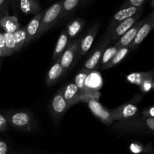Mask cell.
Returning a JSON list of instances; mask_svg holds the SVG:
<instances>
[{"mask_svg": "<svg viewBox=\"0 0 154 154\" xmlns=\"http://www.w3.org/2000/svg\"><path fill=\"white\" fill-rule=\"evenodd\" d=\"M9 125L21 132H32L35 129V120L31 113L24 110H11L5 113Z\"/></svg>", "mask_w": 154, "mask_h": 154, "instance_id": "obj_1", "label": "cell"}, {"mask_svg": "<svg viewBox=\"0 0 154 154\" xmlns=\"http://www.w3.org/2000/svg\"><path fill=\"white\" fill-rule=\"evenodd\" d=\"M62 3L63 1L57 2L53 4L49 8L45 11L43 14L41 20L40 28L38 32L36 38L43 35L46 32H48L50 29L52 28L54 25L60 20V14H61Z\"/></svg>", "mask_w": 154, "mask_h": 154, "instance_id": "obj_2", "label": "cell"}, {"mask_svg": "<svg viewBox=\"0 0 154 154\" xmlns=\"http://www.w3.org/2000/svg\"><path fill=\"white\" fill-rule=\"evenodd\" d=\"M69 108L70 106L64 99L63 92L60 90L54 95L50 105V113L53 120L55 122H58Z\"/></svg>", "mask_w": 154, "mask_h": 154, "instance_id": "obj_3", "label": "cell"}, {"mask_svg": "<svg viewBox=\"0 0 154 154\" xmlns=\"http://www.w3.org/2000/svg\"><path fill=\"white\" fill-rule=\"evenodd\" d=\"M113 121H124L135 118L138 116V108L134 103H126L114 109L110 110Z\"/></svg>", "mask_w": 154, "mask_h": 154, "instance_id": "obj_4", "label": "cell"}, {"mask_svg": "<svg viewBox=\"0 0 154 154\" xmlns=\"http://www.w3.org/2000/svg\"><path fill=\"white\" fill-rule=\"evenodd\" d=\"M142 11L139 12V13L136 14L135 15H134L132 17H129L128 19L125 20L123 22H121L120 23H119L118 25L116 26L114 29H113L111 31H110L109 32H106V34L105 35V36L108 37L111 40V42H115L120 38L121 36H123L132 26L135 25V23H136L139 20L140 17H141Z\"/></svg>", "mask_w": 154, "mask_h": 154, "instance_id": "obj_5", "label": "cell"}, {"mask_svg": "<svg viewBox=\"0 0 154 154\" xmlns=\"http://www.w3.org/2000/svg\"><path fill=\"white\" fill-rule=\"evenodd\" d=\"M102 86V79L97 71H90L85 81V93L84 101L87 102L89 98H95V94ZM96 99V98H95Z\"/></svg>", "mask_w": 154, "mask_h": 154, "instance_id": "obj_6", "label": "cell"}, {"mask_svg": "<svg viewBox=\"0 0 154 154\" xmlns=\"http://www.w3.org/2000/svg\"><path fill=\"white\" fill-rule=\"evenodd\" d=\"M81 41V38H79L74 42H70L69 46L64 51L63 55L60 58V64L63 68V75L69 69V68L72 66L73 63L76 61L77 56L78 53L80 42Z\"/></svg>", "mask_w": 154, "mask_h": 154, "instance_id": "obj_7", "label": "cell"}, {"mask_svg": "<svg viewBox=\"0 0 154 154\" xmlns=\"http://www.w3.org/2000/svg\"><path fill=\"white\" fill-rule=\"evenodd\" d=\"M87 103L88 105L89 108L93 115L96 116L99 120L104 123L106 125H111L114 123L112 120L110 110H107L101 105L97 100V99L95 98H89L87 101Z\"/></svg>", "mask_w": 154, "mask_h": 154, "instance_id": "obj_8", "label": "cell"}, {"mask_svg": "<svg viewBox=\"0 0 154 154\" xmlns=\"http://www.w3.org/2000/svg\"><path fill=\"white\" fill-rule=\"evenodd\" d=\"M99 28H100V22H96V23H94L90 27V30L87 32L84 37L81 38L76 60H78L81 57L85 55L88 52L89 50L91 48L92 45L94 42V39L96 38V36L99 32Z\"/></svg>", "mask_w": 154, "mask_h": 154, "instance_id": "obj_9", "label": "cell"}, {"mask_svg": "<svg viewBox=\"0 0 154 154\" xmlns=\"http://www.w3.org/2000/svg\"><path fill=\"white\" fill-rule=\"evenodd\" d=\"M111 42L109 38L104 35L102 42L99 44V45L94 51V52L93 53V54L85 62L84 65V69L89 71H92L95 68L97 67L98 64H99V61L101 60L102 55H103L104 51L107 49V47L108 46V45Z\"/></svg>", "mask_w": 154, "mask_h": 154, "instance_id": "obj_10", "label": "cell"}, {"mask_svg": "<svg viewBox=\"0 0 154 154\" xmlns=\"http://www.w3.org/2000/svg\"><path fill=\"white\" fill-rule=\"evenodd\" d=\"M143 11V8H120V10L117 11L114 16L111 18L110 21L109 26L107 29L106 32H109L110 31L113 29L116 26L118 25L121 22H123L125 20L128 19L129 17H132L136 14L139 12Z\"/></svg>", "mask_w": 154, "mask_h": 154, "instance_id": "obj_11", "label": "cell"}, {"mask_svg": "<svg viewBox=\"0 0 154 154\" xmlns=\"http://www.w3.org/2000/svg\"><path fill=\"white\" fill-rule=\"evenodd\" d=\"M61 90L64 99L70 107L84 100V95L80 91L75 82L69 83L63 87Z\"/></svg>", "mask_w": 154, "mask_h": 154, "instance_id": "obj_12", "label": "cell"}, {"mask_svg": "<svg viewBox=\"0 0 154 154\" xmlns=\"http://www.w3.org/2000/svg\"><path fill=\"white\" fill-rule=\"evenodd\" d=\"M144 22H145V19L138 20L136 23H135V25L132 26L123 36H121L115 42L114 45H116V46L120 48L131 45V44L133 42L134 38H135V35H136L137 32H138V29H139L140 27L143 25Z\"/></svg>", "mask_w": 154, "mask_h": 154, "instance_id": "obj_13", "label": "cell"}, {"mask_svg": "<svg viewBox=\"0 0 154 154\" xmlns=\"http://www.w3.org/2000/svg\"><path fill=\"white\" fill-rule=\"evenodd\" d=\"M154 28V23L149 17H147L145 19V22L143 23V25L140 27L134 38L133 42L131 44V49H136L138 46L143 42V41L145 39V38L148 35L152 29Z\"/></svg>", "mask_w": 154, "mask_h": 154, "instance_id": "obj_14", "label": "cell"}, {"mask_svg": "<svg viewBox=\"0 0 154 154\" xmlns=\"http://www.w3.org/2000/svg\"><path fill=\"white\" fill-rule=\"evenodd\" d=\"M42 15H43L42 12H39L38 14L35 15L32 19L27 24L26 26H25L26 33V41L25 45H29L32 41L36 38L40 28Z\"/></svg>", "mask_w": 154, "mask_h": 154, "instance_id": "obj_15", "label": "cell"}, {"mask_svg": "<svg viewBox=\"0 0 154 154\" xmlns=\"http://www.w3.org/2000/svg\"><path fill=\"white\" fill-rule=\"evenodd\" d=\"M87 2H88L87 0H65V1H63L60 19H66V17L72 14L78 8L82 7V5Z\"/></svg>", "mask_w": 154, "mask_h": 154, "instance_id": "obj_16", "label": "cell"}, {"mask_svg": "<svg viewBox=\"0 0 154 154\" xmlns=\"http://www.w3.org/2000/svg\"><path fill=\"white\" fill-rule=\"evenodd\" d=\"M69 44H70V39L68 36L66 29H63L62 32L60 33L57 44H56L55 48H54V53H53V61H57L61 57V56L63 55V54L66 51Z\"/></svg>", "mask_w": 154, "mask_h": 154, "instance_id": "obj_17", "label": "cell"}, {"mask_svg": "<svg viewBox=\"0 0 154 154\" xmlns=\"http://www.w3.org/2000/svg\"><path fill=\"white\" fill-rule=\"evenodd\" d=\"M63 75V68L60 64V59L54 62L53 66L50 68L46 75V84L48 87L54 85L60 77Z\"/></svg>", "mask_w": 154, "mask_h": 154, "instance_id": "obj_18", "label": "cell"}, {"mask_svg": "<svg viewBox=\"0 0 154 154\" xmlns=\"http://www.w3.org/2000/svg\"><path fill=\"white\" fill-rule=\"evenodd\" d=\"M20 27V23L16 16H4L0 21V28L2 29L3 32L13 34L19 29Z\"/></svg>", "mask_w": 154, "mask_h": 154, "instance_id": "obj_19", "label": "cell"}, {"mask_svg": "<svg viewBox=\"0 0 154 154\" xmlns=\"http://www.w3.org/2000/svg\"><path fill=\"white\" fill-rule=\"evenodd\" d=\"M18 3L21 12L26 15H36L42 9L39 2L35 0H20Z\"/></svg>", "mask_w": 154, "mask_h": 154, "instance_id": "obj_20", "label": "cell"}, {"mask_svg": "<svg viewBox=\"0 0 154 154\" xmlns=\"http://www.w3.org/2000/svg\"><path fill=\"white\" fill-rule=\"evenodd\" d=\"M154 72L153 71H150L147 72H133L126 76V80L129 83L135 85L141 86L144 81L147 80H153Z\"/></svg>", "mask_w": 154, "mask_h": 154, "instance_id": "obj_21", "label": "cell"}, {"mask_svg": "<svg viewBox=\"0 0 154 154\" xmlns=\"http://www.w3.org/2000/svg\"><path fill=\"white\" fill-rule=\"evenodd\" d=\"M86 24V21L81 18H76L71 21L67 25L66 31L67 32L69 39L74 38L76 37L84 27Z\"/></svg>", "mask_w": 154, "mask_h": 154, "instance_id": "obj_22", "label": "cell"}, {"mask_svg": "<svg viewBox=\"0 0 154 154\" xmlns=\"http://www.w3.org/2000/svg\"><path fill=\"white\" fill-rule=\"evenodd\" d=\"M130 50V45H129V46H126L124 47V48H120V49L119 50L118 52L115 54V56H114V57H113L106 65H105V66H104L103 67L101 68V69H102V70H105V69H110V68H112L114 67V66H115L116 65L120 63V62L126 57V55H127V54L129 52Z\"/></svg>", "mask_w": 154, "mask_h": 154, "instance_id": "obj_23", "label": "cell"}, {"mask_svg": "<svg viewBox=\"0 0 154 154\" xmlns=\"http://www.w3.org/2000/svg\"><path fill=\"white\" fill-rule=\"evenodd\" d=\"M90 71L87 70L85 69H81L78 73V75L75 76V84L79 89L80 91L83 93L84 95V93H85V81L87 78V75H88Z\"/></svg>", "mask_w": 154, "mask_h": 154, "instance_id": "obj_24", "label": "cell"}, {"mask_svg": "<svg viewBox=\"0 0 154 154\" xmlns=\"http://www.w3.org/2000/svg\"><path fill=\"white\" fill-rule=\"evenodd\" d=\"M5 43V54L6 56H11L17 52L16 43H15L14 35L12 33L3 32Z\"/></svg>", "mask_w": 154, "mask_h": 154, "instance_id": "obj_25", "label": "cell"}, {"mask_svg": "<svg viewBox=\"0 0 154 154\" xmlns=\"http://www.w3.org/2000/svg\"><path fill=\"white\" fill-rule=\"evenodd\" d=\"M14 38L16 43L17 51H20L26 44V33L25 26L20 27L18 30H17L14 33H13Z\"/></svg>", "mask_w": 154, "mask_h": 154, "instance_id": "obj_26", "label": "cell"}, {"mask_svg": "<svg viewBox=\"0 0 154 154\" xmlns=\"http://www.w3.org/2000/svg\"><path fill=\"white\" fill-rule=\"evenodd\" d=\"M129 150L131 153L134 154H140V153H147L150 154L153 152L152 146L148 144L147 146H144V144L138 142H132L129 146Z\"/></svg>", "mask_w": 154, "mask_h": 154, "instance_id": "obj_27", "label": "cell"}, {"mask_svg": "<svg viewBox=\"0 0 154 154\" xmlns=\"http://www.w3.org/2000/svg\"><path fill=\"white\" fill-rule=\"evenodd\" d=\"M120 49V48H118V47L114 45L112 47L107 48L104 51V54L102 55V59H101V68L103 67L105 65H106L115 56V54L118 52Z\"/></svg>", "mask_w": 154, "mask_h": 154, "instance_id": "obj_28", "label": "cell"}, {"mask_svg": "<svg viewBox=\"0 0 154 154\" xmlns=\"http://www.w3.org/2000/svg\"><path fill=\"white\" fill-rule=\"evenodd\" d=\"M147 2V0H128L124 2L120 5V8H144V5Z\"/></svg>", "mask_w": 154, "mask_h": 154, "instance_id": "obj_29", "label": "cell"}, {"mask_svg": "<svg viewBox=\"0 0 154 154\" xmlns=\"http://www.w3.org/2000/svg\"><path fill=\"white\" fill-rule=\"evenodd\" d=\"M11 3V2L9 1V0H0V10L5 16L9 15L8 11Z\"/></svg>", "mask_w": 154, "mask_h": 154, "instance_id": "obj_30", "label": "cell"}, {"mask_svg": "<svg viewBox=\"0 0 154 154\" xmlns=\"http://www.w3.org/2000/svg\"><path fill=\"white\" fill-rule=\"evenodd\" d=\"M9 126L8 121L5 115L0 113V132H5Z\"/></svg>", "mask_w": 154, "mask_h": 154, "instance_id": "obj_31", "label": "cell"}, {"mask_svg": "<svg viewBox=\"0 0 154 154\" xmlns=\"http://www.w3.org/2000/svg\"><path fill=\"white\" fill-rule=\"evenodd\" d=\"M153 80H147V81H144L140 87H141V91L144 93H147V92L150 91L153 89Z\"/></svg>", "mask_w": 154, "mask_h": 154, "instance_id": "obj_32", "label": "cell"}, {"mask_svg": "<svg viewBox=\"0 0 154 154\" xmlns=\"http://www.w3.org/2000/svg\"><path fill=\"white\" fill-rule=\"evenodd\" d=\"M142 114L144 118H150V117L153 118L154 117V105L145 108L143 111Z\"/></svg>", "mask_w": 154, "mask_h": 154, "instance_id": "obj_33", "label": "cell"}, {"mask_svg": "<svg viewBox=\"0 0 154 154\" xmlns=\"http://www.w3.org/2000/svg\"><path fill=\"white\" fill-rule=\"evenodd\" d=\"M10 151L9 145L6 141L0 139V154H8Z\"/></svg>", "mask_w": 154, "mask_h": 154, "instance_id": "obj_34", "label": "cell"}, {"mask_svg": "<svg viewBox=\"0 0 154 154\" xmlns=\"http://www.w3.org/2000/svg\"><path fill=\"white\" fill-rule=\"evenodd\" d=\"M0 52L2 54V57H5V43L4 34L0 31Z\"/></svg>", "mask_w": 154, "mask_h": 154, "instance_id": "obj_35", "label": "cell"}, {"mask_svg": "<svg viewBox=\"0 0 154 154\" xmlns=\"http://www.w3.org/2000/svg\"><path fill=\"white\" fill-rule=\"evenodd\" d=\"M148 17H149L150 18V19H151V20L153 21V23H154V11H153V12H152V13L150 14L149 15Z\"/></svg>", "mask_w": 154, "mask_h": 154, "instance_id": "obj_36", "label": "cell"}, {"mask_svg": "<svg viewBox=\"0 0 154 154\" xmlns=\"http://www.w3.org/2000/svg\"><path fill=\"white\" fill-rule=\"evenodd\" d=\"M4 16H5V15L3 14V13H2V12L1 11V10H0V21H1L2 18L3 17H4Z\"/></svg>", "mask_w": 154, "mask_h": 154, "instance_id": "obj_37", "label": "cell"}, {"mask_svg": "<svg viewBox=\"0 0 154 154\" xmlns=\"http://www.w3.org/2000/svg\"><path fill=\"white\" fill-rule=\"evenodd\" d=\"M150 7L151 8H154V0H152L151 2H150Z\"/></svg>", "mask_w": 154, "mask_h": 154, "instance_id": "obj_38", "label": "cell"}, {"mask_svg": "<svg viewBox=\"0 0 154 154\" xmlns=\"http://www.w3.org/2000/svg\"><path fill=\"white\" fill-rule=\"evenodd\" d=\"M2 57V53L0 52V57Z\"/></svg>", "mask_w": 154, "mask_h": 154, "instance_id": "obj_39", "label": "cell"}, {"mask_svg": "<svg viewBox=\"0 0 154 154\" xmlns=\"http://www.w3.org/2000/svg\"><path fill=\"white\" fill-rule=\"evenodd\" d=\"M153 89H154V81H153Z\"/></svg>", "mask_w": 154, "mask_h": 154, "instance_id": "obj_40", "label": "cell"}, {"mask_svg": "<svg viewBox=\"0 0 154 154\" xmlns=\"http://www.w3.org/2000/svg\"><path fill=\"white\" fill-rule=\"evenodd\" d=\"M150 154H154V151L153 152V153H150Z\"/></svg>", "mask_w": 154, "mask_h": 154, "instance_id": "obj_41", "label": "cell"}, {"mask_svg": "<svg viewBox=\"0 0 154 154\" xmlns=\"http://www.w3.org/2000/svg\"><path fill=\"white\" fill-rule=\"evenodd\" d=\"M0 67H1V63H0Z\"/></svg>", "mask_w": 154, "mask_h": 154, "instance_id": "obj_42", "label": "cell"}]
</instances>
